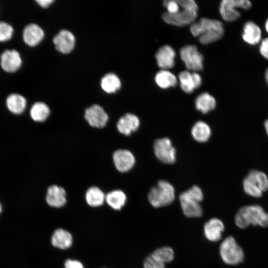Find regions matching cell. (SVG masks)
I'll return each instance as SVG.
<instances>
[{"mask_svg": "<svg viewBox=\"0 0 268 268\" xmlns=\"http://www.w3.org/2000/svg\"><path fill=\"white\" fill-rule=\"evenodd\" d=\"M190 31L201 43L205 45L220 39L224 29L221 21L203 17L191 24Z\"/></svg>", "mask_w": 268, "mask_h": 268, "instance_id": "6da1fadb", "label": "cell"}, {"mask_svg": "<svg viewBox=\"0 0 268 268\" xmlns=\"http://www.w3.org/2000/svg\"><path fill=\"white\" fill-rule=\"evenodd\" d=\"M235 223L241 229L246 228L251 224L268 227V213L259 205L244 206L237 211L235 216Z\"/></svg>", "mask_w": 268, "mask_h": 268, "instance_id": "7a4b0ae2", "label": "cell"}, {"mask_svg": "<svg viewBox=\"0 0 268 268\" xmlns=\"http://www.w3.org/2000/svg\"><path fill=\"white\" fill-rule=\"evenodd\" d=\"M179 11L170 14L166 12L162 15V19L167 23L177 26L192 24L197 16L198 6L194 0H178Z\"/></svg>", "mask_w": 268, "mask_h": 268, "instance_id": "3957f363", "label": "cell"}, {"mask_svg": "<svg viewBox=\"0 0 268 268\" xmlns=\"http://www.w3.org/2000/svg\"><path fill=\"white\" fill-rule=\"evenodd\" d=\"M179 201L184 214L188 217H200L203 214L200 204L203 199L201 188L194 186L179 196Z\"/></svg>", "mask_w": 268, "mask_h": 268, "instance_id": "277c9868", "label": "cell"}, {"mask_svg": "<svg viewBox=\"0 0 268 268\" xmlns=\"http://www.w3.org/2000/svg\"><path fill=\"white\" fill-rule=\"evenodd\" d=\"M175 189L168 182L160 180L153 187L148 195L151 205L156 208L165 206L172 203L175 200Z\"/></svg>", "mask_w": 268, "mask_h": 268, "instance_id": "5b68a950", "label": "cell"}, {"mask_svg": "<svg viewBox=\"0 0 268 268\" xmlns=\"http://www.w3.org/2000/svg\"><path fill=\"white\" fill-rule=\"evenodd\" d=\"M245 193L254 198H260L268 190V177L263 172L257 170L250 171L243 181Z\"/></svg>", "mask_w": 268, "mask_h": 268, "instance_id": "8992f818", "label": "cell"}, {"mask_svg": "<svg viewBox=\"0 0 268 268\" xmlns=\"http://www.w3.org/2000/svg\"><path fill=\"white\" fill-rule=\"evenodd\" d=\"M219 254L223 262L229 265H237L244 258L243 249L232 236L226 237L221 243Z\"/></svg>", "mask_w": 268, "mask_h": 268, "instance_id": "52a82bcc", "label": "cell"}, {"mask_svg": "<svg viewBox=\"0 0 268 268\" xmlns=\"http://www.w3.org/2000/svg\"><path fill=\"white\" fill-rule=\"evenodd\" d=\"M175 253L170 247L164 246L155 250L143 262L144 268H165V265L173 261Z\"/></svg>", "mask_w": 268, "mask_h": 268, "instance_id": "ba28073f", "label": "cell"}, {"mask_svg": "<svg viewBox=\"0 0 268 268\" xmlns=\"http://www.w3.org/2000/svg\"><path fill=\"white\" fill-rule=\"evenodd\" d=\"M180 57L189 70L196 72L203 68V56L195 45H187L180 51Z\"/></svg>", "mask_w": 268, "mask_h": 268, "instance_id": "9c48e42d", "label": "cell"}, {"mask_svg": "<svg viewBox=\"0 0 268 268\" xmlns=\"http://www.w3.org/2000/svg\"><path fill=\"white\" fill-rule=\"evenodd\" d=\"M251 6L248 0H223L220 4L219 11L222 18L226 21H233L240 17L237 7L247 9Z\"/></svg>", "mask_w": 268, "mask_h": 268, "instance_id": "30bf717a", "label": "cell"}, {"mask_svg": "<svg viewBox=\"0 0 268 268\" xmlns=\"http://www.w3.org/2000/svg\"><path fill=\"white\" fill-rule=\"evenodd\" d=\"M154 153L161 162L172 164L176 161V149L170 139L167 137L156 139L153 145Z\"/></svg>", "mask_w": 268, "mask_h": 268, "instance_id": "8fae6325", "label": "cell"}, {"mask_svg": "<svg viewBox=\"0 0 268 268\" xmlns=\"http://www.w3.org/2000/svg\"><path fill=\"white\" fill-rule=\"evenodd\" d=\"M22 60L20 54L16 50L6 49L0 55V65L5 72L13 73L21 67Z\"/></svg>", "mask_w": 268, "mask_h": 268, "instance_id": "7c38bea8", "label": "cell"}, {"mask_svg": "<svg viewBox=\"0 0 268 268\" xmlns=\"http://www.w3.org/2000/svg\"><path fill=\"white\" fill-rule=\"evenodd\" d=\"M84 118L90 126L99 129L104 127L109 120L107 113L98 104L87 108L85 111Z\"/></svg>", "mask_w": 268, "mask_h": 268, "instance_id": "4fadbf2b", "label": "cell"}, {"mask_svg": "<svg viewBox=\"0 0 268 268\" xmlns=\"http://www.w3.org/2000/svg\"><path fill=\"white\" fill-rule=\"evenodd\" d=\"M114 165L118 171L126 172L133 168L135 163L133 154L126 149H118L113 154Z\"/></svg>", "mask_w": 268, "mask_h": 268, "instance_id": "5bb4252c", "label": "cell"}, {"mask_svg": "<svg viewBox=\"0 0 268 268\" xmlns=\"http://www.w3.org/2000/svg\"><path fill=\"white\" fill-rule=\"evenodd\" d=\"M74 35L69 31L62 30L54 37L53 42L56 49L63 54L70 53L75 44Z\"/></svg>", "mask_w": 268, "mask_h": 268, "instance_id": "9a60e30c", "label": "cell"}, {"mask_svg": "<svg viewBox=\"0 0 268 268\" xmlns=\"http://www.w3.org/2000/svg\"><path fill=\"white\" fill-rule=\"evenodd\" d=\"M178 77L182 90L187 93L193 92L201 84V77L197 72L183 70L180 72Z\"/></svg>", "mask_w": 268, "mask_h": 268, "instance_id": "2e32d148", "label": "cell"}, {"mask_svg": "<svg viewBox=\"0 0 268 268\" xmlns=\"http://www.w3.org/2000/svg\"><path fill=\"white\" fill-rule=\"evenodd\" d=\"M175 56L173 48L169 45H165L158 49L155 57L158 67L162 69L167 70L174 66Z\"/></svg>", "mask_w": 268, "mask_h": 268, "instance_id": "e0dca14e", "label": "cell"}, {"mask_svg": "<svg viewBox=\"0 0 268 268\" xmlns=\"http://www.w3.org/2000/svg\"><path fill=\"white\" fill-rule=\"evenodd\" d=\"M223 222L217 218H212L206 222L203 227L205 238L210 242H217L222 238L224 230Z\"/></svg>", "mask_w": 268, "mask_h": 268, "instance_id": "ac0fdd59", "label": "cell"}, {"mask_svg": "<svg viewBox=\"0 0 268 268\" xmlns=\"http://www.w3.org/2000/svg\"><path fill=\"white\" fill-rule=\"evenodd\" d=\"M24 43L30 47L37 45L43 39L44 32L43 29L35 23L27 24L22 33Z\"/></svg>", "mask_w": 268, "mask_h": 268, "instance_id": "d6986e66", "label": "cell"}, {"mask_svg": "<svg viewBox=\"0 0 268 268\" xmlns=\"http://www.w3.org/2000/svg\"><path fill=\"white\" fill-rule=\"evenodd\" d=\"M46 200L52 207H60L66 202V192L62 187L56 185L49 186L47 189Z\"/></svg>", "mask_w": 268, "mask_h": 268, "instance_id": "ffe728a7", "label": "cell"}, {"mask_svg": "<svg viewBox=\"0 0 268 268\" xmlns=\"http://www.w3.org/2000/svg\"><path fill=\"white\" fill-rule=\"evenodd\" d=\"M139 124V120L136 116L127 113L119 119L117 128L121 134L129 135L138 129Z\"/></svg>", "mask_w": 268, "mask_h": 268, "instance_id": "44dd1931", "label": "cell"}, {"mask_svg": "<svg viewBox=\"0 0 268 268\" xmlns=\"http://www.w3.org/2000/svg\"><path fill=\"white\" fill-rule=\"evenodd\" d=\"M242 38L246 43L249 44H257L261 40V29L254 22L248 21L244 26Z\"/></svg>", "mask_w": 268, "mask_h": 268, "instance_id": "7402d4cb", "label": "cell"}, {"mask_svg": "<svg viewBox=\"0 0 268 268\" xmlns=\"http://www.w3.org/2000/svg\"><path fill=\"white\" fill-rule=\"evenodd\" d=\"M6 106L9 111L14 114H20L26 106V100L18 93H11L6 99Z\"/></svg>", "mask_w": 268, "mask_h": 268, "instance_id": "603a6c76", "label": "cell"}, {"mask_svg": "<svg viewBox=\"0 0 268 268\" xmlns=\"http://www.w3.org/2000/svg\"><path fill=\"white\" fill-rule=\"evenodd\" d=\"M51 242L54 246L65 249L71 246L72 242V236L69 232L65 230L58 229L52 235Z\"/></svg>", "mask_w": 268, "mask_h": 268, "instance_id": "cb8c5ba5", "label": "cell"}, {"mask_svg": "<svg viewBox=\"0 0 268 268\" xmlns=\"http://www.w3.org/2000/svg\"><path fill=\"white\" fill-rule=\"evenodd\" d=\"M196 109L206 114L213 110L216 106L215 98L207 92H203L200 94L195 100Z\"/></svg>", "mask_w": 268, "mask_h": 268, "instance_id": "d4e9b609", "label": "cell"}, {"mask_svg": "<svg viewBox=\"0 0 268 268\" xmlns=\"http://www.w3.org/2000/svg\"><path fill=\"white\" fill-rule=\"evenodd\" d=\"M193 138L197 141L203 142L207 141L211 135L209 126L205 122L199 121L196 123L191 130Z\"/></svg>", "mask_w": 268, "mask_h": 268, "instance_id": "484cf974", "label": "cell"}, {"mask_svg": "<svg viewBox=\"0 0 268 268\" xmlns=\"http://www.w3.org/2000/svg\"><path fill=\"white\" fill-rule=\"evenodd\" d=\"M105 200L112 208L120 210L125 205L127 197L123 191L116 190L108 193L105 196Z\"/></svg>", "mask_w": 268, "mask_h": 268, "instance_id": "4316f807", "label": "cell"}, {"mask_svg": "<svg viewBox=\"0 0 268 268\" xmlns=\"http://www.w3.org/2000/svg\"><path fill=\"white\" fill-rule=\"evenodd\" d=\"M155 81L158 86L163 89L175 86L177 83L175 75L166 69H161L156 73Z\"/></svg>", "mask_w": 268, "mask_h": 268, "instance_id": "83f0119b", "label": "cell"}, {"mask_svg": "<svg viewBox=\"0 0 268 268\" xmlns=\"http://www.w3.org/2000/svg\"><path fill=\"white\" fill-rule=\"evenodd\" d=\"M31 118L35 122H43L46 121L50 114L48 106L42 102L35 103L30 111Z\"/></svg>", "mask_w": 268, "mask_h": 268, "instance_id": "f1b7e54d", "label": "cell"}, {"mask_svg": "<svg viewBox=\"0 0 268 268\" xmlns=\"http://www.w3.org/2000/svg\"><path fill=\"white\" fill-rule=\"evenodd\" d=\"M101 86L105 92L113 93L121 88V82L116 74L109 73L105 74L101 79Z\"/></svg>", "mask_w": 268, "mask_h": 268, "instance_id": "f546056e", "label": "cell"}, {"mask_svg": "<svg viewBox=\"0 0 268 268\" xmlns=\"http://www.w3.org/2000/svg\"><path fill=\"white\" fill-rule=\"evenodd\" d=\"M85 199L88 205L96 207L103 204L105 199V196L100 189L97 187L93 186L87 190Z\"/></svg>", "mask_w": 268, "mask_h": 268, "instance_id": "4dcf8cb0", "label": "cell"}, {"mask_svg": "<svg viewBox=\"0 0 268 268\" xmlns=\"http://www.w3.org/2000/svg\"><path fill=\"white\" fill-rule=\"evenodd\" d=\"M13 32V28L9 23L0 21V42H5L10 40Z\"/></svg>", "mask_w": 268, "mask_h": 268, "instance_id": "1f68e13d", "label": "cell"}, {"mask_svg": "<svg viewBox=\"0 0 268 268\" xmlns=\"http://www.w3.org/2000/svg\"><path fill=\"white\" fill-rule=\"evenodd\" d=\"M163 5L166 7V12L170 14L176 13L180 9L178 0H166L163 1Z\"/></svg>", "mask_w": 268, "mask_h": 268, "instance_id": "d6a6232c", "label": "cell"}, {"mask_svg": "<svg viewBox=\"0 0 268 268\" xmlns=\"http://www.w3.org/2000/svg\"><path fill=\"white\" fill-rule=\"evenodd\" d=\"M260 52L266 59H268V38L264 39L261 42Z\"/></svg>", "mask_w": 268, "mask_h": 268, "instance_id": "836d02e7", "label": "cell"}, {"mask_svg": "<svg viewBox=\"0 0 268 268\" xmlns=\"http://www.w3.org/2000/svg\"><path fill=\"white\" fill-rule=\"evenodd\" d=\"M65 268H83V267L80 262L68 259L65 263Z\"/></svg>", "mask_w": 268, "mask_h": 268, "instance_id": "e575fe53", "label": "cell"}, {"mask_svg": "<svg viewBox=\"0 0 268 268\" xmlns=\"http://www.w3.org/2000/svg\"><path fill=\"white\" fill-rule=\"evenodd\" d=\"M36 1L41 7L46 8L49 6L52 2H54L53 0H37Z\"/></svg>", "mask_w": 268, "mask_h": 268, "instance_id": "d590c367", "label": "cell"}, {"mask_svg": "<svg viewBox=\"0 0 268 268\" xmlns=\"http://www.w3.org/2000/svg\"><path fill=\"white\" fill-rule=\"evenodd\" d=\"M264 126L266 133L267 134V135H268V119L266 120V121L265 122Z\"/></svg>", "mask_w": 268, "mask_h": 268, "instance_id": "8d00e7d4", "label": "cell"}, {"mask_svg": "<svg viewBox=\"0 0 268 268\" xmlns=\"http://www.w3.org/2000/svg\"><path fill=\"white\" fill-rule=\"evenodd\" d=\"M265 78H266L267 82L268 83V68L267 69L265 72Z\"/></svg>", "mask_w": 268, "mask_h": 268, "instance_id": "74e56055", "label": "cell"}, {"mask_svg": "<svg viewBox=\"0 0 268 268\" xmlns=\"http://www.w3.org/2000/svg\"><path fill=\"white\" fill-rule=\"evenodd\" d=\"M266 29L268 33V19L267 20L265 24Z\"/></svg>", "mask_w": 268, "mask_h": 268, "instance_id": "f35d334b", "label": "cell"}, {"mask_svg": "<svg viewBox=\"0 0 268 268\" xmlns=\"http://www.w3.org/2000/svg\"><path fill=\"white\" fill-rule=\"evenodd\" d=\"M2 211V206H1V204L0 203V213Z\"/></svg>", "mask_w": 268, "mask_h": 268, "instance_id": "ab89813d", "label": "cell"}]
</instances>
